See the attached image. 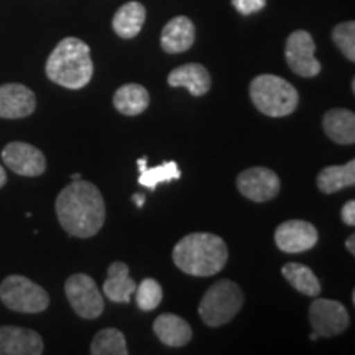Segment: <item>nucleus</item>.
<instances>
[{"instance_id":"32","label":"nucleus","mask_w":355,"mask_h":355,"mask_svg":"<svg viewBox=\"0 0 355 355\" xmlns=\"http://www.w3.org/2000/svg\"><path fill=\"white\" fill-rule=\"evenodd\" d=\"M6 183H7V173L3 170V166L0 165V188H3Z\"/></svg>"},{"instance_id":"25","label":"nucleus","mask_w":355,"mask_h":355,"mask_svg":"<svg viewBox=\"0 0 355 355\" xmlns=\"http://www.w3.org/2000/svg\"><path fill=\"white\" fill-rule=\"evenodd\" d=\"M181 171L178 168L176 162H166L155 168H146L144 173H140L139 183L144 188L155 191L159 183H170V181L180 180Z\"/></svg>"},{"instance_id":"19","label":"nucleus","mask_w":355,"mask_h":355,"mask_svg":"<svg viewBox=\"0 0 355 355\" xmlns=\"http://www.w3.org/2000/svg\"><path fill=\"white\" fill-rule=\"evenodd\" d=\"M322 128L332 141L352 145L355 141V115L349 109H331L322 119Z\"/></svg>"},{"instance_id":"8","label":"nucleus","mask_w":355,"mask_h":355,"mask_svg":"<svg viewBox=\"0 0 355 355\" xmlns=\"http://www.w3.org/2000/svg\"><path fill=\"white\" fill-rule=\"evenodd\" d=\"M309 322L319 337H332L349 327V311L340 301L316 298L309 306Z\"/></svg>"},{"instance_id":"11","label":"nucleus","mask_w":355,"mask_h":355,"mask_svg":"<svg viewBox=\"0 0 355 355\" xmlns=\"http://www.w3.org/2000/svg\"><path fill=\"white\" fill-rule=\"evenodd\" d=\"M318 229L311 222L293 219L279 224L275 230V243L286 254H301L308 252L318 243Z\"/></svg>"},{"instance_id":"1","label":"nucleus","mask_w":355,"mask_h":355,"mask_svg":"<svg viewBox=\"0 0 355 355\" xmlns=\"http://www.w3.org/2000/svg\"><path fill=\"white\" fill-rule=\"evenodd\" d=\"M55 209L61 227L79 239L94 237L105 220V202L101 191L84 180L71 181L58 194Z\"/></svg>"},{"instance_id":"9","label":"nucleus","mask_w":355,"mask_h":355,"mask_svg":"<svg viewBox=\"0 0 355 355\" xmlns=\"http://www.w3.org/2000/svg\"><path fill=\"white\" fill-rule=\"evenodd\" d=\"M316 43L306 30H296L286 40L285 56L293 73L301 78H314L321 73V63L314 56Z\"/></svg>"},{"instance_id":"10","label":"nucleus","mask_w":355,"mask_h":355,"mask_svg":"<svg viewBox=\"0 0 355 355\" xmlns=\"http://www.w3.org/2000/svg\"><path fill=\"white\" fill-rule=\"evenodd\" d=\"M237 188L242 196L254 202L272 201L278 196L282 183L277 173L265 166H254L243 170L237 178Z\"/></svg>"},{"instance_id":"14","label":"nucleus","mask_w":355,"mask_h":355,"mask_svg":"<svg viewBox=\"0 0 355 355\" xmlns=\"http://www.w3.org/2000/svg\"><path fill=\"white\" fill-rule=\"evenodd\" d=\"M44 344L37 331L17 326L0 327V355H40Z\"/></svg>"},{"instance_id":"12","label":"nucleus","mask_w":355,"mask_h":355,"mask_svg":"<svg viewBox=\"0 0 355 355\" xmlns=\"http://www.w3.org/2000/svg\"><path fill=\"white\" fill-rule=\"evenodd\" d=\"M3 163L20 176L35 178L46 170V158L37 146L25 141H12L2 150Z\"/></svg>"},{"instance_id":"24","label":"nucleus","mask_w":355,"mask_h":355,"mask_svg":"<svg viewBox=\"0 0 355 355\" xmlns=\"http://www.w3.org/2000/svg\"><path fill=\"white\" fill-rule=\"evenodd\" d=\"M92 355H127L125 336L114 327H105L97 332L91 343Z\"/></svg>"},{"instance_id":"17","label":"nucleus","mask_w":355,"mask_h":355,"mask_svg":"<svg viewBox=\"0 0 355 355\" xmlns=\"http://www.w3.org/2000/svg\"><path fill=\"white\" fill-rule=\"evenodd\" d=\"M153 331L158 339L168 347H183L193 337L189 324L183 318L171 313L159 314L153 322Z\"/></svg>"},{"instance_id":"29","label":"nucleus","mask_w":355,"mask_h":355,"mask_svg":"<svg viewBox=\"0 0 355 355\" xmlns=\"http://www.w3.org/2000/svg\"><path fill=\"white\" fill-rule=\"evenodd\" d=\"M340 217H343V222L345 225L354 227L355 225V201L354 199H350V201L344 204L343 211H340Z\"/></svg>"},{"instance_id":"26","label":"nucleus","mask_w":355,"mask_h":355,"mask_svg":"<svg viewBox=\"0 0 355 355\" xmlns=\"http://www.w3.org/2000/svg\"><path fill=\"white\" fill-rule=\"evenodd\" d=\"M137 298V306L141 311H153L157 309L159 303L163 300V288L157 279L153 278H145L141 279V283L137 286L135 293Z\"/></svg>"},{"instance_id":"4","label":"nucleus","mask_w":355,"mask_h":355,"mask_svg":"<svg viewBox=\"0 0 355 355\" xmlns=\"http://www.w3.org/2000/svg\"><path fill=\"white\" fill-rule=\"evenodd\" d=\"M250 99L268 117H286L300 104L296 87L275 74H260L250 83Z\"/></svg>"},{"instance_id":"21","label":"nucleus","mask_w":355,"mask_h":355,"mask_svg":"<svg viewBox=\"0 0 355 355\" xmlns=\"http://www.w3.org/2000/svg\"><path fill=\"white\" fill-rule=\"evenodd\" d=\"M150 94L140 84H123L115 91L114 107L123 115H140L148 109Z\"/></svg>"},{"instance_id":"13","label":"nucleus","mask_w":355,"mask_h":355,"mask_svg":"<svg viewBox=\"0 0 355 355\" xmlns=\"http://www.w3.org/2000/svg\"><path fill=\"white\" fill-rule=\"evenodd\" d=\"M37 97L24 84L10 83L0 86V117L24 119L35 112Z\"/></svg>"},{"instance_id":"23","label":"nucleus","mask_w":355,"mask_h":355,"mask_svg":"<svg viewBox=\"0 0 355 355\" xmlns=\"http://www.w3.org/2000/svg\"><path fill=\"white\" fill-rule=\"evenodd\" d=\"M282 275L296 291L303 293L306 296H319L321 293V283L309 266L290 261L282 268Z\"/></svg>"},{"instance_id":"31","label":"nucleus","mask_w":355,"mask_h":355,"mask_svg":"<svg viewBox=\"0 0 355 355\" xmlns=\"http://www.w3.org/2000/svg\"><path fill=\"white\" fill-rule=\"evenodd\" d=\"M132 201L135 202V206H137V207H144V204H145V196H144V194H133V196H132Z\"/></svg>"},{"instance_id":"16","label":"nucleus","mask_w":355,"mask_h":355,"mask_svg":"<svg viewBox=\"0 0 355 355\" xmlns=\"http://www.w3.org/2000/svg\"><path fill=\"white\" fill-rule=\"evenodd\" d=\"M168 84L171 87H184L194 97H201L209 92L212 79L209 71L202 64L189 63L173 69L168 76Z\"/></svg>"},{"instance_id":"5","label":"nucleus","mask_w":355,"mask_h":355,"mask_svg":"<svg viewBox=\"0 0 355 355\" xmlns=\"http://www.w3.org/2000/svg\"><path fill=\"white\" fill-rule=\"evenodd\" d=\"M243 293L237 283L219 279L214 283L199 303V316L209 327H219L230 322L243 306Z\"/></svg>"},{"instance_id":"30","label":"nucleus","mask_w":355,"mask_h":355,"mask_svg":"<svg viewBox=\"0 0 355 355\" xmlns=\"http://www.w3.org/2000/svg\"><path fill=\"white\" fill-rule=\"evenodd\" d=\"M345 248H347L350 254L355 255V235L354 234L350 235L347 241H345Z\"/></svg>"},{"instance_id":"6","label":"nucleus","mask_w":355,"mask_h":355,"mask_svg":"<svg viewBox=\"0 0 355 355\" xmlns=\"http://www.w3.org/2000/svg\"><path fill=\"white\" fill-rule=\"evenodd\" d=\"M0 301L17 313H43L50 306V295L21 275H10L0 285Z\"/></svg>"},{"instance_id":"15","label":"nucleus","mask_w":355,"mask_h":355,"mask_svg":"<svg viewBox=\"0 0 355 355\" xmlns=\"http://www.w3.org/2000/svg\"><path fill=\"white\" fill-rule=\"evenodd\" d=\"M196 28L188 17L178 15L165 25L162 32V48L170 55H180L188 51L194 44Z\"/></svg>"},{"instance_id":"7","label":"nucleus","mask_w":355,"mask_h":355,"mask_svg":"<svg viewBox=\"0 0 355 355\" xmlns=\"http://www.w3.org/2000/svg\"><path fill=\"white\" fill-rule=\"evenodd\" d=\"M64 293L71 308L83 319H97L104 313V298L96 282L86 273H76L64 283Z\"/></svg>"},{"instance_id":"20","label":"nucleus","mask_w":355,"mask_h":355,"mask_svg":"<svg viewBox=\"0 0 355 355\" xmlns=\"http://www.w3.org/2000/svg\"><path fill=\"white\" fill-rule=\"evenodd\" d=\"M145 19L146 8L140 2H127L115 12L112 28L121 38H135L145 24Z\"/></svg>"},{"instance_id":"27","label":"nucleus","mask_w":355,"mask_h":355,"mask_svg":"<svg viewBox=\"0 0 355 355\" xmlns=\"http://www.w3.org/2000/svg\"><path fill=\"white\" fill-rule=\"evenodd\" d=\"M332 42L349 61H355V24L352 20L344 21L332 30Z\"/></svg>"},{"instance_id":"35","label":"nucleus","mask_w":355,"mask_h":355,"mask_svg":"<svg viewBox=\"0 0 355 355\" xmlns=\"http://www.w3.org/2000/svg\"><path fill=\"white\" fill-rule=\"evenodd\" d=\"M318 337H319V336L316 334V332H313V334L309 336V339H311V340H318Z\"/></svg>"},{"instance_id":"2","label":"nucleus","mask_w":355,"mask_h":355,"mask_svg":"<svg viewBox=\"0 0 355 355\" xmlns=\"http://www.w3.org/2000/svg\"><path fill=\"white\" fill-rule=\"evenodd\" d=\"M229 248L224 239L209 232L186 235L173 248V261L193 277H212L227 263Z\"/></svg>"},{"instance_id":"22","label":"nucleus","mask_w":355,"mask_h":355,"mask_svg":"<svg viewBox=\"0 0 355 355\" xmlns=\"http://www.w3.org/2000/svg\"><path fill=\"white\" fill-rule=\"evenodd\" d=\"M355 184V162L350 159L345 165L327 166L318 175V188L324 194L339 193L344 188Z\"/></svg>"},{"instance_id":"33","label":"nucleus","mask_w":355,"mask_h":355,"mask_svg":"<svg viewBox=\"0 0 355 355\" xmlns=\"http://www.w3.org/2000/svg\"><path fill=\"white\" fill-rule=\"evenodd\" d=\"M137 166H139V171L140 173H144L146 168H148V166H146V157L137 159Z\"/></svg>"},{"instance_id":"28","label":"nucleus","mask_w":355,"mask_h":355,"mask_svg":"<svg viewBox=\"0 0 355 355\" xmlns=\"http://www.w3.org/2000/svg\"><path fill=\"white\" fill-rule=\"evenodd\" d=\"M232 6L242 15H252L266 6V0H232Z\"/></svg>"},{"instance_id":"3","label":"nucleus","mask_w":355,"mask_h":355,"mask_svg":"<svg viewBox=\"0 0 355 355\" xmlns=\"http://www.w3.org/2000/svg\"><path fill=\"white\" fill-rule=\"evenodd\" d=\"M46 76L58 86L66 89H83L91 83L94 74V63L91 60V50L83 40L68 37L56 44L48 56Z\"/></svg>"},{"instance_id":"18","label":"nucleus","mask_w":355,"mask_h":355,"mask_svg":"<svg viewBox=\"0 0 355 355\" xmlns=\"http://www.w3.org/2000/svg\"><path fill=\"white\" fill-rule=\"evenodd\" d=\"M137 290V283L128 277V266L123 261H114L107 270L102 291L114 303H130L133 293Z\"/></svg>"},{"instance_id":"34","label":"nucleus","mask_w":355,"mask_h":355,"mask_svg":"<svg viewBox=\"0 0 355 355\" xmlns=\"http://www.w3.org/2000/svg\"><path fill=\"white\" fill-rule=\"evenodd\" d=\"M71 180H73V181H78V180H81V175H79V173H74V175L71 176Z\"/></svg>"}]
</instances>
